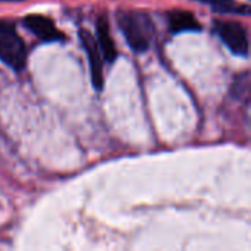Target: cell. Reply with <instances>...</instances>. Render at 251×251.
I'll return each instance as SVG.
<instances>
[{
  "instance_id": "1",
  "label": "cell",
  "mask_w": 251,
  "mask_h": 251,
  "mask_svg": "<svg viewBox=\"0 0 251 251\" xmlns=\"http://www.w3.org/2000/svg\"><path fill=\"white\" fill-rule=\"evenodd\" d=\"M116 21L128 46L134 51L144 53L149 50L154 35V24L147 13L138 10H119Z\"/></svg>"
},
{
  "instance_id": "2",
  "label": "cell",
  "mask_w": 251,
  "mask_h": 251,
  "mask_svg": "<svg viewBox=\"0 0 251 251\" xmlns=\"http://www.w3.org/2000/svg\"><path fill=\"white\" fill-rule=\"evenodd\" d=\"M0 60L13 71H21L26 63V47L10 21H0Z\"/></svg>"
},
{
  "instance_id": "3",
  "label": "cell",
  "mask_w": 251,
  "mask_h": 251,
  "mask_svg": "<svg viewBox=\"0 0 251 251\" xmlns=\"http://www.w3.org/2000/svg\"><path fill=\"white\" fill-rule=\"evenodd\" d=\"M215 31L224 41V44L237 56L247 57L250 51L249 34L240 22L235 21H216Z\"/></svg>"
},
{
  "instance_id": "4",
  "label": "cell",
  "mask_w": 251,
  "mask_h": 251,
  "mask_svg": "<svg viewBox=\"0 0 251 251\" xmlns=\"http://www.w3.org/2000/svg\"><path fill=\"white\" fill-rule=\"evenodd\" d=\"M79 40L81 44L87 53L88 62H90V72H91V82L94 85V88L97 91L103 90V84H104V78H103V57H101V51L100 47L97 44L96 37L87 31L85 28L79 29Z\"/></svg>"
},
{
  "instance_id": "5",
  "label": "cell",
  "mask_w": 251,
  "mask_h": 251,
  "mask_svg": "<svg viewBox=\"0 0 251 251\" xmlns=\"http://www.w3.org/2000/svg\"><path fill=\"white\" fill-rule=\"evenodd\" d=\"M22 24L41 41L51 43V41H62L65 38V35L57 29L54 21L44 15H37V13L26 15Z\"/></svg>"
},
{
  "instance_id": "6",
  "label": "cell",
  "mask_w": 251,
  "mask_h": 251,
  "mask_svg": "<svg viewBox=\"0 0 251 251\" xmlns=\"http://www.w3.org/2000/svg\"><path fill=\"white\" fill-rule=\"evenodd\" d=\"M96 32H97V44L101 51V57L107 63H113L118 57V49L116 44L110 35L109 22L104 16H99L96 22Z\"/></svg>"
},
{
  "instance_id": "7",
  "label": "cell",
  "mask_w": 251,
  "mask_h": 251,
  "mask_svg": "<svg viewBox=\"0 0 251 251\" xmlns=\"http://www.w3.org/2000/svg\"><path fill=\"white\" fill-rule=\"evenodd\" d=\"M168 21H169V29L174 34L201 31V25L197 21L196 15L188 10H172L168 15Z\"/></svg>"
},
{
  "instance_id": "8",
  "label": "cell",
  "mask_w": 251,
  "mask_h": 251,
  "mask_svg": "<svg viewBox=\"0 0 251 251\" xmlns=\"http://www.w3.org/2000/svg\"><path fill=\"white\" fill-rule=\"evenodd\" d=\"M212 7L216 13H235V15H250L251 9L249 4L238 3L235 0H199Z\"/></svg>"
},
{
  "instance_id": "9",
  "label": "cell",
  "mask_w": 251,
  "mask_h": 251,
  "mask_svg": "<svg viewBox=\"0 0 251 251\" xmlns=\"http://www.w3.org/2000/svg\"><path fill=\"white\" fill-rule=\"evenodd\" d=\"M0 1H24V0H0Z\"/></svg>"
}]
</instances>
